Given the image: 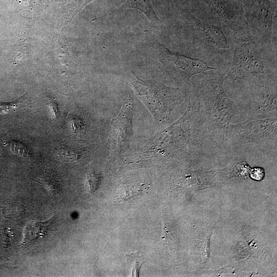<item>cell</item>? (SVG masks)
Returning a JSON list of instances; mask_svg holds the SVG:
<instances>
[{
    "mask_svg": "<svg viewBox=\"0 0 277 277\" xmlns=\"http://www.w3.org/2000/svg\"><path fill=\"white\" fill-rule=\"evenodd\" d=\"M51 119L56 121L59 117V111L57 103L54 99H51L47 104Z\"/></svg>",
    "mask_w": 277,
    "mask_h": 277,
    "instance_id": "18",
    "label": "cell"
},
{
    "mask_svg": "<svg viewBox=\"0 0 277 277\" xmlns=\"http://www.w3.org/2000/svg\"><path fill=\"white\" fill-rule=\"evenodd\" d=\"M102 175L96 171H90L86 175L87 183L89 191L91 193L96 191L102 182Z\"/></svg>",
    "mask_w": 277,
    "mask_h": 277,
    "instance_id": "16",
    "label": "cell"
},
{
    "mask_svg": "<svg viewBox=\"0 0 277 277\" xmlns=\"http://www.w3.org/2000/svg\"><path fill=\"white\" fill-rule=\"evenodd\" d=\"M36 182L44 187L50 194L54 195L60 191V179L52 170H45L36 177Z\"/></svg>",
    "mask_w": 277,
    "mask_h": 277,
    "instance_id": "11",
    "label": "cell"
},
{
    "mask_svg": "<svg viewBox=\"0 0 277 277\" xmlns=\"http://www.w3.org/2000/svg\"><path fill=\"white\" fill-rule=\"evenodd\" d=\"M94 0H62L61 18L64 24L70 23L84 7Z\"/></svg>",
    "mask_w": 277,
    "mask_h": 277,
    "instance_id": "10",
    "label": "cell"
},
{
    "mask_svg": "<svg viewBox=\"0 0 277 277\" xmlns=\"http://www.w3.org/2000/svg\"><path fill=\"white\" fill-rule=\"evenodd\" d=\"M249 143L271 146L276 149L277 117L247 119L229 125L227 135L229 149Z\"/></svg>",
    "mask_w": 277,
    "mask_h": 277,
    "instance_id": "4",
    "label": "cell"
},
{
    "mask_svg": "<svg viewBox=\"0 0 277 277\" xmlns=\"http://www.w3.org/2000/svg\"><path fill=\"white\" fill-rule=\"evenodd\" d=\"M124 80L159 124L168 120L174 108L186 97V93L182 88L144 81L133 72L126 74Z\"/></svg>",
    "mask_w": 277,
    "mask_h": 277,
    "instance_id": "2",
    "label": "cell"
},
{
    "mask_svg": "<svg viewBox=\"0 0 277 277\" xmlns=\"http://www.w3.org/2000/svg\"><path fill=\"white\" fill-rule=\"evenodd\" d=\"M122 187L125 193L123 199L126 201L135 199V197H137L148 188V185L135 182L127 183Z\"/></svg>",
    "mask_w": 277,
    "mask_h": 277,
    "instance_id": "13",
    "label": "cell"
},
{
    "mask_svg": "<svg viewBox=\"0 0 277 277\" xmlns=\"http://www.w3.org/2000/svg\"><path fill=\"white\" fill-rule=\"evenodd\" d=\"M57 154L64 161L67 162H74L80 158L77 152L68 147L60 148L57 151Z\"/></svg>",
    "mask_w": 277,
    "mask_h": 277,
    "instance_id": "17",
    "label": "cell"
},
{
    "mask_svg": "<svg viewBox=\"0 0 277 277\" xmlns=\"http://www.w3.org/2000/svg\"><path fill=\"white\" fill-rule=\"evenodd\" d=\"M250 176L254 180L261 181L265 176L264 169L261 167L253 168L250 171Z\"/></svg>",
    "mask_w": 277,
    "mask_h": 277,
    "instance_id": "19",
    "label": "cell"
},
{
    "mask_svg": "<svg viewBox=\"0 0 277 277\" xmlns=\"http://www.w3.org/2000/svg\"><path fill=\"white\" fill-rule=\"evenodd\" d=\"M187 18V30L193 43L216 51L230 48L229 42L220 27L203 22L191 15Z\"/></svg>",
    "mask_w": 277,
    "mask_h": 277,
    "instance_id": "8",
    "label": "cell"
},
{
    "mask_svg": "<svg viewBox=\"0 0 277 277\" xmlns=\"http://www.w3.org/2000/svg\"><path fill=\"white\" fill-rule=\"evenodd\" d=\"M4 145L15 155L22 157H27L30 156L27 147L19 141L16 140L6 141L4 142Z\"/></svg>",
    "mask_w": 277,
    "mask_h": 277,
    "instance_id": "14",
    "label": "cell"
},
{
    "mask_svg": "<svg viewBox=\"0 0 277 277\" xmlns=\"http://www.w3.org/2000/svg\"><path fill=\"white\" fill-rule=\"evenodd\" d=\"M127 8H133L140 11L154 26H161L162 22L155 12L150 0H127L125 3L110 14L115 13Z\"/></svg>",
    "mask_w": 277,
    "mask_h": 277,
    "instance_id": "9",
    "label": "cell"
},
{
    "mask_svg": "<svg viewBox=\"0 0 277 277\" xmlns=\"http://www.w3.org/2000/svg\"><path fill=\"white\" fill-rule=\"evenodd\" d=\"M268 60L259 47V43L253 40L239 43L234 49L232 65L227 73V78L251 80L259 75L270 73L267 65Z\"/></svg>",
    "mask_w": 277,
    "mask_h": 277,
    "instance_id": "5",
    "label": "cell"
},
{
    "mask_svg": "<svg viewBox=\"0 0 277 277\" xmlns=\"http://www.w3.org/2000/svg\"><path fill=\"white\" fill-rule=\"evenodd\" d=\"M151 46L166 74L179 83L187 84L195 75L217 69L209 66L203 60L173 53L161 43L155 42Z\"/></svg>",
    "mask_w": 277,
    "mask_h": 277,
    "instance_id": "6",
    "label": "cell"
},
{
    "mask_svg": "<svg viewBox=\"0 0 277 277\" xmlns=\"http://www.w3.org/2000/svg\"><path fill=\"white\" fill-rule=\"evenodd\" d=\"M133 113L132 98L129 97L123 103L118 115L111 123L106 145L111 153L120 154L128 147L132 135Z\"/></svg>",
    "mask_w": 277,
    "mask_h": 277,
    "instance_id": "7",
    "label": "cell"
},
{
    "mask_svg": "<svg viewBox=\"0 0 277 277\" xmlns=\"http://www.w3.org/2000/svg\"><path fill=\"white\" fill-rule=\"evenodd\" d=\"M251 80L239 108L247 119L277 117L276 75H264Z\"/></svg>",
    "mask_w": 277,
    "mask_h": 277,
    "instance_id": "3",
    "label": "cell"
},
{
    "mask_svg": "<svg viewBox=\"0 0 277 277\" xmlns=\"http://www.w3.org/2000/svg\"><path fill=\"white\" fill-rule=\"evenodd\" d=\"M126 258L130 275L138 276L140 269L145 262L144 256L137 253H131L126 254Z\"/></svg>",
    "mask_w": 277,
    "mask_h": 277,
    "instance_id": "12",
    "label": "cell"
},
{
    "mask_svg": "<svg viewBox=\"0 0 277 277\" xmlns=\"http://www.w3.org/2000/svg\"><path fill=\"white\" fill-rule=\"evenodd\" d=\"M70 124L73 133L77 134L81 132L83 128V123L81 120L76 117L71 118Z\"/></svg>",
    "mask_w": 277,
    "mask_h": 277,
    "instance_id": "20",
    "label": "cell"
},
{
    "mask_svg": "<svg viewBox=\"0 0 277 277\" xmlns=\"http://www.w3.org/2000/svg\"><path fill=\"white\" fill-rule=\"evenodd\" d=\"M199 74L191 95L197 101L200 112L213 139L223 149L228 151L227 131L238 108L227 96L223 88L227 73L209 72Z\"/></svg>",
    "mask_w": 277,
    "mask_h": 277,
    "instance_id": "1",
    "label": "cell"
},
{
    "mask_svg": "<svg viewBox=\"0 0 277 277\" xmlns=\"http://www.w3.org/2000/svg\"><path fill=\"white\" fill-rule=\"evenodd\" d=\"M25 105V94L13 102L0 103V114L14 111L18 108L24 107Z\"/></svg>",
    "mask_w": 277,
    "mask_h": 277,
    "instance_id": "15",
    "label": "cell"
}]
</instances>
